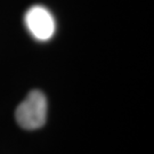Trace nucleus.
<instances>
[{
  "mask_svg": "<svg viewBox=\"0 0 154 154\" xmlns=\"http://www.w3.org/2000/svg\"><path fill=\"white\" fill-rule=\"evenodd\" d=\"M24 22L29 32L39 41H47L55 33L56 23L54 16L42 6L31 7L24 16Z\"/></svg>",
  "mask_w": 154,
  "mask_h": 154,
  "instance_id": "obj_2",
  "label": "nucleus"
},
{
  "mask_svg": "<svg viewBox=\"0 0 154 154\" xmlns=\"http://www.w3.org/2000/svg\"><path fill=\"white\" fill-rule=\"evenodd\" d=\"M47 98L40 90L30 91L15 112L16 121L26 130L39 129L47 120Z\"/></svg>",
  "mask_w": 154,
  "mask_h": 154,
  "instance_id": "obj_1",
  "label": "nucleus"
}]
</instances>
